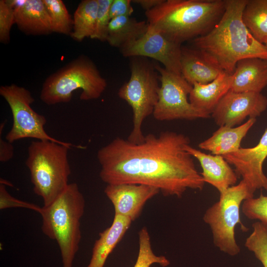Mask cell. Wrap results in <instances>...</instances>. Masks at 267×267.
I'll list each match as a JSON object with an SVG mask.
<instances>
[{
    "mask_svg": "<svg viewBox=\"0 0 267 267\" xmlns=\"http://www.w3.org/2000/svg\"><path fill=\"white\" fill-rule=\"evenodd\" d=\"M11 208H22L32 210L40 213L42 207L31 202L22 201L12 196L7 191L6 186L0 184V209L4 210Z\"/></svg>",
    "mask_w": 267,
    "mask_h": 267,
    "instance_id": "31",
    "label": "cell"
},
{
    "mask_svg": "<svg viewBox=\"0 0 267 267\" xmlns=\"http://www.w3.org/2000/svg\"><path fill=\"white\" fill-rule=\"evenodd\" d=\"M138 254L134 267H150L157 264L162 267L169 265L170 262L164 256H157L152 249L150 236L146 227L140 229L138 233Z\"/></svg>",
    "mask_w": 267,
    "mask_h": 267,
    "instance_id": "26",
    "label": "cell"
},
{
    "mask_svg": "<svg viewBox=\"0 0 267 267\" xmlns=\"http://www.w3.org/2000/svg\"><path fill=\"white\" fill-rule=\"evenodd\" d=\"M113 0H98V9L94 33L91 39L106 42L111 18L109 9Z\"/></svg>",
    "mask_w": 267,
    "mask_h": 267,
    "instance_id": "29",
    "label": "cell"
},
{
    "mask_svg": "<svg viewBox=\"0 0 267 267\" xmlns=\"http://www.w3.org/2000/svg\"><path fill=\"white\" fill-rule=\"evenodd\" d=\"M164 0H134L132 2L139 4L145 11L152 9L161 3Z\"/></svg>",
    "mask_w": 267,
    "mask_h": 267,
    "instance_id": "34",
    "label": "cell"
},
{
    "mask_svg": "<svg viewBox=\"0 0 267 267\" xmlns=\"http://www.w3.org/2000/svg\"><path fill=\"white\" fill-rule=\"evenodd\" d=\"M14 155V148L12 143L0 137V161L6 162Z\"/></svg>",
    "mask_w": 267,
    "mask_h": 267,
    "instance_id": "33",
    "label": "cell"
},
{
    "mask_svg": "<svg viewBox=\"0 0 267 267\" xmlns=\"http://www.w3.org/2000/svg\"><path fill=\"white\" fill-rule=\"evenodd\" d=\"M98 9V0H83L74 14L73 29L70 34L74 40L81 42L93 35Z\"/></svg>",
    "mask_w": 267,
    "mask_h": 267,
    "instance_id": "23",
    "label": "cell"
},
{
    "mask_svg": "<svg viewBox=\"0 0 267 267\" xmlns=\"http://www.w3.org/2000/svg\"><path fill=\"white\" fill-rule=\"evenodd\" d=\"M0 94L7 102L12 114V126L5 136V140L8 142L12 143L21 139L32 138L50 140L70 148H83L80 145L58 140L46 132V118L31 107L35 99L27 89L15 84L2 86Z\"/></svg>",
    "mask_w": 267,
    "mask_h": 267,
    "instance_id": "9",
    "label": "cell"
},
{
    "mask_svg": "<svg viewBox=\"0 0 267 267\" xmlns=\"http://www.w3.org/2000/svg\"><path fill=\"white\" fill-rule=\"evenodd\" d=\"M131 0H113L109 9L111 19L120 16H131L134 12Z\"/></svg>",
    "mask_w": 267,
    "mask_h": 267,
    "instance_id": "32",
    "label": "cell"
},
{
    "mask_svg": "<svg viewBox=\"0 0 267 267\" xmlns=\"http://www.w3.org/2000/svg\"><path fill=\"white\" fill-rule=\"evenodd\" d=\"M256 122V118H249L236 127L221 126L210 137L201 142L198 147L210 151L214 155H224L238 151L241 142Z\"/></svg>",
    "mask_w": 267,
    "mask_h": 267,
    "instance_id": "18",
    "label": "cell"
},
{
    "mask_svg": "<svg viewBox=\"0 0 267 267\" xmlns=\"http://www.w3.org/2000/svg\"><path fill=\"white\" fill-rule=\"evenodd\" d=\"M264 44H265V45L266 46V47L267 48V39L265 41V42H264Z\"/></svg>",
    "mask_w": 267,
    "mask_h": 267,
    "instance_id": "35",
    "label": "cell"
},
{
    "mask_svg": "<svg viewBox=\"0 0 267 267\" xmlns=\"http://www.w3.org/2000/svg\"><path fill=\"white\" fill-rule=\"evenodd\" d=\"M149 24L131 16H120L111 19L106 42L112 46L123 45L138 40L146 32Z\"/></svg>",
    "mask_w": 267,
    "mask_h": 267,
    "instance_id": "22",
    "label": "cell"
},
{
    "mask_svg": "<svg viewBox=\"0 0 267 267\" xmlns=\"http://www.w3.org/2000/svg\"><path fill=\"white\" fill-rule=\"evenodd\" d=\"M185 134L164 131L149 134L133 143L120 137L99 149V176L107 184L133 183L157 188L165 196L180 198L188 189L202 190L205 182L192 156Z\"/></svg>",
    "mask_w": 267,
    "mask_h": 267,
    "instance_id": "1",
    "label": "cell"
},
{
    "mask_svg": "<svg viewBox=\"0 0 267 267\" xmlns=\"http://www.w3.org/2000/svg\"><path fill=\"white\" fill-rule=\"evenodd\" d=\"M222 156L234 167L238 177H242L253 194L258 189L267 191V177L263 170V163L267 157V129L256 146L241 147L236 152Z\"/></svg>",
    "mask_w": 267,
    "mask_h": 267,
    "instance_id": "13",
    "label": "cell"
},
{
    "mask_svg": "<svg viewBox=\"0 0 267 267\" xmlns=\"http://www.w3.org/2000/svg\"><path fill=\"white\" fill-rule=\"evenodd\" d=\"M230 90L261 92L267 86V59L247 58L238 61Z\"/></svg>",
    "mask_w": 267,
    "mask_h": 267,
    "instance_id": "17",
    "label": "cell"
},
{
    "mask_svg": "<svg viewBox=\"0 0 267 267\" xmlns=\"http://www.w3.org/2000/svg\"><path fill=\"white\" fill-rule=\"evenodd\" d=\"M160 192L156 187L133 183L107 184L104 193L112 203L115 215L137 219L148 200Z\"/></svg>",
    "mask_w": 267,
    "mask_h": 267,
    "instance_id": "14",
    "label": "cell"
},
{
    "mask_svg": "<svg viewBox=\"0 0 267 267\" xmlns=\"http://www.w3.org/2000/svg\"><path fill=\"white\" fill-rule=\"evenodd\" d=\"M225 5V0H164L145 14L149 25L181 44L208 33L221 18Z\"/></svg>",
    "mask_w": 267,
    "mask_h": 267,
    "instance_id": "3",
    "label": "cell"
},
{
    "mask_svg": "<svg viewBox=\"0 0 267 267\" xmlns=\"http://www.w3.org/2000/svg\"><path fill=\"white\" fill-rule=\"evenodd\" d=\"M182 47L181 44L169 39L149 25L142 37L120 49L125 57L151 58L161 63L166 70L181 75Z\"/></svg>",
    "mask_w": 267,
    "mask_h": 267,
    "instance_id": "11",
    "label": "cell"
},
{
    "mask_svg": "<svg viewBox=\"0 0 267 267\" xmlns=\"http://www.w3.org/2000/svg\"><path fill=\"white\" fill-rule=\"evenodd\" d=\"M267 108V98L261 92H237L229 90L221 99L211 116L217 125L234 127L247 118L258 117Z\"/></svg>",
    "mask_w": 267,
    "mask_h": 267,
    "instance_id": "12",
    "label": "cell"
},
{
    "mask_svg": "<svg viewBox=\"0 0 267 267\" xmlns=\"http://www.w3.org/2000/svg\"><path fill=\"white\" fill-rule=\"evenodd\" d=\"M107 85L94 63L81 55L47 77L40 97L48 105L67 103L71 101L73 91L81 89V100L95 99L101 96Z\"/></svg>",
    "mask_w": 267,
    "mask_h": 267,
    "instance_id": "6",
    "label": "cell"
},
{
    "mask_svg": "<svg viewBox=\"0 0 267 267\" xmlns=\"http://www.w3.org/2000/svg\"><path fill=\"white\" fill-rule=\"evenodd\" d=\"M248 0H225L219 21L205 35L192 40L194 48L222 71L232 75L239 60L267 59V48L252 35L242 20Z\"/></svg>",
    "mask_w": 267,
    "mask_h": 267,
    "instance_id": "2",
    "label": "cell"
},
{
    "mask_svg": "<svg viewBox=\"0 0 267 267\" xmlns=\"http://www.w3.org/2000/svg\"><path fill=\"white\" fill-rule=\"evenodd\" d=\"M71 148L50 140H37L28 148L26 165L33 191L46 206L59 197L68 186L71 168L68 159Z\"/></svg>",
    "mask_w": 267,
    "mask_h": 267,
    "instance_id": "5",
    "label": "cell"
},
{
    "mask_svg": "<svg viewBox=\"0 0 267 267\" xmlns=\"http://www.w3.org/2000/svg\"><path fill=\"white\" fill-rule=\"evenodd\" d=\"M252 197L254 194L241 180L220 194L219 201L208 208L203 215L204 222L211 230L214 245L230 256L240 252L235 237V228L239 224L242 230H248L241 222L240 212L243 201Z\"/></svg>",
    "mask_w": 267,
    "mask_h": 267,
    "instance_id": "8",
    "label": "cell"
},
{
    "mask_svg": "<svg viewBox=\"0 0 267 267\" xmlns=\"http://www.w3.org/2000/svg\"><path fill=\"white\" fill-rule=\"evenodd\" d=\"M232 79V74L222 72L208 84H193L189 94L190 102L211 115L221 99L230 89Z\"/></svg>",
    "mask_w": 267,
    "mask_h": 267,
    "instance_id": "19",
    "label": "cell"
},
{
    "mask_svg": "<svg viewBox=\"0 0 267 267\" xmlns=\"http://www.w3.org/2000/svg\"><path fill=\"white\" fill-rule=\"evenodd\" d=\"M14 10L15 24L25 34L52 33L51 20L43 0H7Z\"/></svg>",
    "mask_w": 267,
    "mask_h": 267,
    "instance_id": "15",
    "label": "cell"
},
{
    "mask_svg": "<svg viewBox=\"0 0 267 267\" xmlns=\"http://www.w3.org/2000/svg\"><path fill=\"white\" fill-rule=\"evenodd\" d=\"M253 231L246 239L244 246L267 267V230L257 221L252 225Z\"/></svg>",
    "mask_w": 267,
    "mask_h": 267,
    "instance_id": "27",
    "label": "cell"
},
{
    "mask_svg": "<svg viewBox=\"0 0 267 267\" xmlns=\"http://www.w3.org/2000/svg\"><path fill=\"white\" fill-rule=\"evenodd\" d=\"M185 150L200 163L201 174L204 182L215 187L220 194L228 187L236 184L238 176L222 155L206 154L190 144Z\"/></svg>",
    "mask_w": 267,
    "mask_h": 267,
    "instance_id": "16",
    "label": "cell"
},
{
    "mask_svg": "<svg viewBox=\"0 0 267 267\" xmlns=\"http://www.w3.org/2000/svg\"><path fill=\"white\" fill-rule=\"evenodd\" d=\"M242 20L253 37L264 44L267 39V0H248Z\"/></svg>",
    "mask_w": 267,
    "mask_h": 267,
    "instance_id": "24",
    "label": "cell"
},
{
    "mask_svg": "<svg viewBox=\"0 0 267 267\" xmlns=\"http://www.w3.org/2000/svg\"><path fill=\"white\" fill-rule=\"evenodd\" d=\"M51 20L52 32L70 35L73 21L61 0H43Z\"/></svg>",
    "mask_w": 267,
    "mask_h": 267,
    "instance_id": "25",
    "label": "cell"
},
{
    "mask_svg": "<svg viewBox=\"0 0 267 267\" xmlns=\"http://www.w3.org/2000/svg\"><path fill=\"white\" fill-rule=\"evenodd\" d=\"M132 58L130 79L120 88L118 94L133 111V129L127 139L137 144L144 140L142 124L153 114L159 99L160 76L155 64L146 58Z\"/></svg>",
    "mask_w": 267,
    "mask_h": 267,
    "instance_id": "7",
    "label": "cell"
},
{
    "mask_svg": "<svg viewBox=\"0 0 267 267\" xmlns=\"http://www.w3.org/2000/svg\"><path fill=\"white\" fill-rule=\"evenodd\" d=\"M241 209L246 217L258 220L267 230V196L261 193L258 197L246 199Z\"/></svg>",
    "mask_w": 267,
    "mask_h": 267,
    "instance_id": "28",
    "label": "cell"
},
{
    "mask_svg": "<svg viewBox=\"0 0 267 267\" xmlns=\"http://www.w3.org/2000/svg\"><path fill=\"white\" fill-rule=\"evenodd\" d=\"M155 66L160 82L159 99L152 114L156 120H193L210 117V115L191 104L188 96L192 86L182 75L170 72L159 64Z\"/></svg>",
    "mask_w": 267,
    "mask_h": 267,
    "instance_id": "10",
    "label": "cell"
},
{
    "mask_svg": "<svg viewBox=\"0 0 267 267\" xmlns=\"http://www.w3.org/2000/svg\"><path fill=\"white\" fill-rule=\"evenodd\" d=\"M15 24L14 10L7 0H0V42L6 44L10 41L11 29Z\"/></svg>",
    "mask_w": 267,
    "mask_h": 267,
    "instance_id": "30",
    "label": "cell"
},
{
    "mask_svg": "<svg viewBox=\"0 0 267 267\" xmlns=\"http://www.w3.org/2000/svg\"><path fill=\"white\" fill-rule=\"evenodd\" d=\"M85 208V198L76 183H69L52 203L43 206L40 214L41 229L56 241L63 267H72L82 238L80 221Z\"/></svg>",
    "mask_w": 267,
    "mask_h": 267,
    "instance_id": "4",
    "label": "cell"
},
{
    "mask_svg": "<svg viewBox=\"0 0 267 267\" xmlns=\"http://www.w3.org/2000/svg\"><path fill=\"white\" fill-rule=\"evenodd\" d=\"M181 70L182 77L192 86L208 84L223 72L197 49L185 47H182Z\"/></svg>",
    "mask_w": 267,
    "mask_h": 267,
    "instance_id": "21",
    "label": "cell"
},
{
    "mask_svg": "<svg viewBox=\"0 0 267 267\" xmlns=\"http://www.w3.org/2000/svg\"><path fill=\"white\" fill-rule=\"evenodd\" d=\"M132 222L128 218L115 215L111 225L99 234L87 267H104L107 258L122 240Z\"/></svg>",
    "mask_w": 267,
    "mask_h": 267,
    "instance_id": "20",
    "label": "cell"
}]
</instances>
